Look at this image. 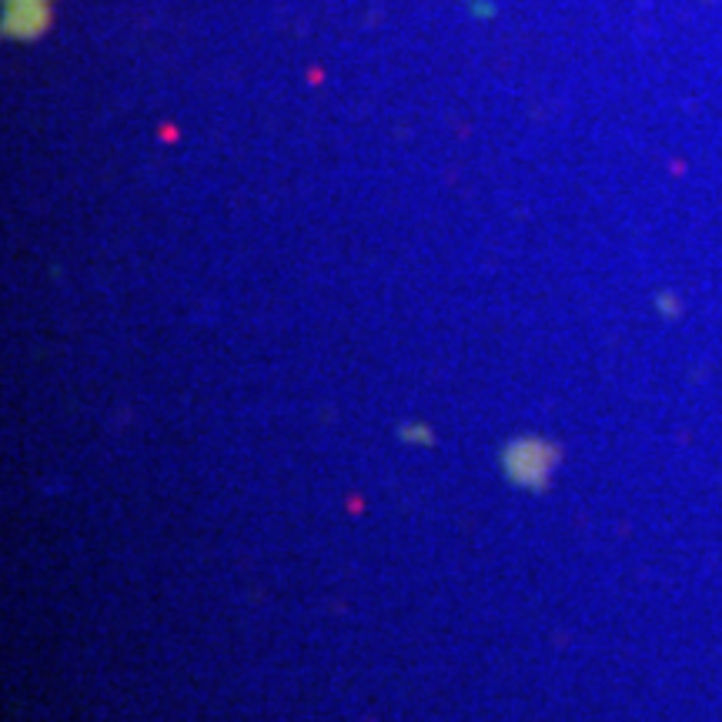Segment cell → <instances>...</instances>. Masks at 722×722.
Wrapping results in <instances>:
<instances>
[{"mask_svg":"<svg viewBox=\"0 0 722 722\" xmlns=\"http://www.w3.org/2000/svg\"><path fill=\"white\" fill-rule=\"evenodd\" d=\"M545 458H552V448L542 445V442L525 438V442H515V445L508 448L505 468H508V475H512L518 485H538V482L545 478L548 465H552V462H545Z\"/></svg>","mask_w":722,"mask_h":722,"instance_id":"cell-1","label":"cell"}]
</instances>
